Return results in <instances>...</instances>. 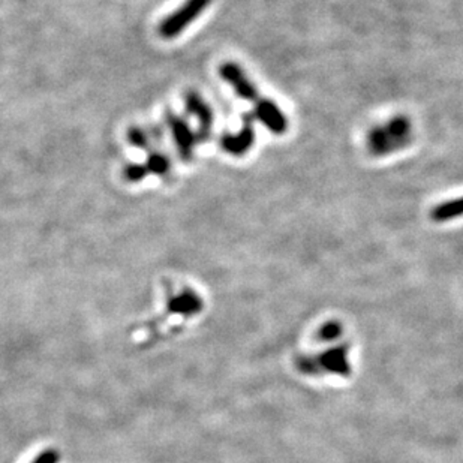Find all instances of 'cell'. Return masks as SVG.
<instances>
[{
  "instance_id": "5b68a950",
  "label": "cell",
  "mask_w": 463,
  "mask_h": 463,
  "mask_svg": "<svg viewBox=\"0 0 463 463\" xmlns=\"http://www.w3.org/2000/svg\"><path fill=\"white\" fill-rule=\"evenodd\" d=\"M255 119H258L275 135H284L288 131V119L273 101L258 100L255 107Z\"/></svg>"
},
{
  "instance_id": "8fae6325",
  "label": "cell",
  "mask_w": 463,
  "mask_h": 463,
  "mask_svg": "<svg viewBox=\"0 0 463 463\" xmlns=\"http://www.w3.org/2000/svg\"><path fill=\"white\" fill-rule=\"evenodd\" d=\"M341 333H342V326L339 324V322L338 321H330V322H327L326 326H322V329L319 330V339L330 342V341L338 339L341 336Z\"/></svg>"
},
{
  "instance_id": "ba28073f",
  "label": "cell",
  "mask_w": 463,
  "mask_h": 463,
  "mask_svg": "<svg viewBox=\"0 0 463 463\" xmlns=\"http://www.w3.org/2000/svg\"><path fill=\"white\" fill-rule=\"evenodd\" d=\"M186 107L189 113L193 115L196 120H198L201 132L204 135H208L213 124V113L212 110H210V107L196 93L186 95Z\"/></svg>"
},
{
  "instance_id": "6da1fadb",
  "label": "cell",
  "mask_w": 463,
  "mask_h": 463,
  "mask_svg": "<svg viewBox=\"0 0 463 463\" xmlns=\"http://www.w3.org/2000/svg\"><path fill=\"white\" fill-rule=\"evenodd\" d=\"M411 139V122L395 117L384 126H378L368 135V149L373 154H385L402 149Z\"/></svg>"
},
{
  "instance_id": "277c9868",
  "label": "cell",
  "mask_w": 463,
  "mask_h": 463,
  "mask_svg": "<svg viewBox=\"0 0 463 463\" xmlns=\"http://www.w3.org/2000/svg\"><path fill=\"white\" fill-rule=\"evenodd\" d=\"M255 143V128L252 117L245 116L243 128L238 134H227L220 139V146L233 156H243Z\"/></svg>"
},
{
  "instance_id": "52a82bcc",
  "label": "cell",
  "mask_w": 463,
  "mask_h": 463,
  "mask_svg": "<svg viewBox=\"0 0 463 463\" xmlns=\"http://www.w3.org/2000/svg\"><path fill=\"white\" fill-rule=\"evenodd\" d=\"M170 126H171V131L176 139V144L181 153V156L183 159H191L192 156V149L195 146V137L191 132L189 126L179 117L170 116Z\"/></svg>"
},
{
  "instance_id": "8992f818",
  "label": "cell",
  "mask_w": 463,
  "mask_h": 463,
  "mask_svg": "<svg viewBox=\"0 0 463 463\" xmlns=\"http://www.w3.org/2000/svg\"><path fill=\"white\" fill-rule=\"evenodd\" d=\"M318 364L321 369L327 372L341 375V376H349L351 375V366L346 356V346H338L326 351L324 354L316 357Z\"/></svg>"
},
{
  "instance_id": "4fadbf2b",
  "label": "cell",
  "mask_w": 463,
  "mask_h": 463,
  "mask_svg": "<svg viewBox=\"0 0 463 463\" xmlns=\"http://www.w3.org/2000/svg\"><path fill=\"white\" fill-rule=\"evenodd\" d=\"M149 171H147L146 165H131L124 170V177L131 181H138V180H143V177Z\"/></svg>"
},
{
  "instance_id": "9c48e42d",
  "label": "cell",
  "mask_w": 463,
  "mask_h": 463,
  "mask_svg": "<svg viewBox=\"0 0 463 463\" xmlns=\"http://www.w3.org/2000/svg\"><path fill=\"white\" fill-rule=\"evenodd\" d=\"M462 216H463V196L445 201L435 207L430 212V218L435 222H448L453 219H459Z\"/></svg>"
},
{
  "instance_id": "3957f363",
  "label": "cell",
  "mask_w": 463,
  "mask_h": 463,
  "mask_svg": "<svg viewBox=\"0 0 463 463\" xmlns=\"http://www.w3.org/2000/svg\"><path fill=\"white\" fill-rule=\"evenodd\" d=\"M219 74L234 89L238 97L250 102H257L260 100V93L254 86V83L246 77L245 71L238 65L231 62L223 63L219 68Z\"/></svg>"
},
{
  "instance_id": "30bf717a",
  "label": "cell",
  "mask_w": 463,
  "mask_h": 463,
  "mask_svg": "<svg viewBox=\"0 0 463 463\" xmlns=\"http://www.w3.org/2000/svg\"><path fill=\"white\" fill-rule=\"evenodd\" d=\"M146 168L149 173L165 174L168 170H170V161H168V158L162 153H153L147 159Z\"/></svg>"
},
{
  "instance_id": "7c38bea8",
  "label": "cell",
  "mask_w": 463,
  "mask_h": 463,
  "mask_svg": "<svg viewBox=\"0 0 463 463\" xmlns=\"http://www.w3.org/2000/svg\"><path fill=\"white\" fill-rule=\"evenodd\" d=\"M297 366L303 373H309V375H316L321 369L318 360L314 357H300L297 361Z\"/></svg>"
},
{
  "instance_id": "7a4b0ae2",
  "label": "cell",
  "mask_w": 463,
  "mask_h": 463,
  "mask_svg": "<svg viewBox=\"0 0 463 463\" xmlns=\"http://www.w3.org/2000/svg\"><path fill=\"white\" fill-rule=\"evenodd\" d=\"M212 4V0H186L170 17H166L161 26L159 33L165 39L177 38L188 26H191L196 18Z\"/></svg>"
},
{
  "instance_id": "5bb4252c",
  "label": "cell",
  "mask_w": 463,
  "mask_h": 463,
  "mask_svg": "<svg viewBox=\"0 0 463 463\" xmlns=\"http://www.w3.org/2000/svg\"><path fill=\"white\" fill-rule=\"evenodd\" d=\"M129 138H131V142L132 144L138 146V147H144L146 146V137L142 131H138V129H134L131 134H129Z\"/></svg>"
}]
</instances>
